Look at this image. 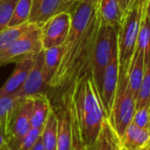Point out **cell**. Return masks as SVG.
<instances>
[{"label": "cell", "instance_id": "1", "mask_svg": "<svg viewBox=\"0 0 150 150\" xmlns=\"http://www.w3.org/2000/svg\"><path fill=\"white\" fill-rule=\"evenodd\" d=\"M99 2H80L71 13L70 31L62 45L61 61L49 89L63 92L75 81L91 75L93 53L101 25Z\"/></svg>", "mask_w": 150, "mask_h": 150}, {"label": "cell", "instance_id": "2", "mask_svg": "<svg viewBox=\"0 0 150 150\" xmlns=\"http://www.w3.org/2000/svg\"><path fill=\"white\" fill-rule=\"evenodd\" d=\"M71 118L77 125L83 147L90 145L98 135L106 118L99 91L90 74L75 81L62 92Z\"/></svg>", "mask_w": 150, "mask_h": 150}, {"label": "cell", "instance_id": "3", "mask_svg": "<svg viewBox=\"0 0 150 150\" xmlns=\"http://www.w3.org/2000/svg\"><path fill=\"white\" fill-rule=\"evenodd\" d=\"M148 0H134L131 8L125 13L121 25L118 30V54L119 75H128L133 57L141 18Z\"/></svg>", "mask_w": 150, "mask_h": 150}, {"label": "cell", "instance_id": "4", "mask_svg": "<svg viewBox=\"0 0 150 150\" xmlns=\"http://www.w3.org/2000/svg\"><path fill=\"white\" fill-rule=\"evenodd\" d=\"M136 98L128 83L127 75H118V82L110 122L121 139L126 127L132 123L135 112Z\"/></svg>", "mask_w": 150, "mask_h": 150}, {"label": "cell", "instance_id": "5", "mask_svg": "<svg viewBox=\"0 0 150 150\" xmlns=\"http://www.w3.org/2000/svg\"><path fill=\"white\" fill-rule=\"evenodd\" d=\"M118 27L110 25L101 20L92 59L91 76L99 91L100 97L105 69L109 63L112 47L118 40Z\"/></svg>", "mask_w": 150, "mask_h": 150}, {"label": "cell", "instance_id": "6", "mask_svg": "<svg viewBox=\"0 0 150 150\" xmlns=\"http://www.w3.org/2000/svg\"><path fill=\"white\" fill-rule=\"evenodd\" d=\"M43 50L41 29L34 25L29 30L21 34L8 47L0 52V67L16 62L19 59Z\"/></svg>", "mask_w": 150, "mask_h": 150}, {"label": "cell", "instance_id": "7", "mask_svg": "<svg viewBox=\"0 0 150 150\" xmlns=\"http://www.w3.org/2000/svg\"><path fill=\"white\" fill-rule=\"evenodd\" d=\"M31 96L22 97L14 107L5 133L6 139L11 150L15 149L20 140L31 128Z\"/></svg>", "mask_w": 150, "mask_h": 150}, {"label": "cell", "instance_id": "8", "mask_svg": "<svg viewBox=\"0 0 150 150\" xmlns=\"http://www.w3.org/2000/svg\"><path fill=\"white\" fill-rule=\"evenodd\" d=\"M72 16L70 12H61L50 18L41 27L43 49L62 46L70 31Z\"/></svg>", "mask_w": 150, "mask_h": 150}, {"label": "cell", "instance_id": "9", "mask_svg": "<svg viewBox=\"0 0 150 150\" xmlns=\"http://www.w3.org/2000/svg\"><path fill=\"white\" fill-rule=\"evenodd\" d=\"M79 2L75 0H32L31 11L27 22L41 27L47 20L61 12H70Z\"/></svg>", "mask_w": 150, "mask_h": 150}, {"label": "cell", "instance_id": "10", "mask_svg": "<svg viewBox=\"0 0 150 150\" xmlns=\"http://www.w3.org/2000/svg\"><path fill=\"white\" fill-rule=\"evenodd\" d=\"M118 75H119V67H118V40L115 42L109 63L105 69L103 81V88L101 92V99L105 111L106 117L109 119L116 95L118 82Z\"/></svg>", "mask_w": 150, "mask_h": 150}, {"label": "cell", "instance_id": "11", "mask_svg": "<svg viewBox=\"0 0 150 150\" xmlns=\"http://www.w3.org/2000/svg\"><path fill=\"white\" fill-rule=\"evenodd\" d=\"M38 54L26 55L15 62L16 65L13 72L0 88V98L14 93L23 85L35 62Z\"/></svg>", "mask_w": 150, "mask_h": 150}, {"label": "cell", "instance_id": "12", "mask_svg": "<svg viewBox=\"0 0 150 150\" xmlns=\"http://www.w3.org/2000/svg\"><path fill=\"white\" fill-rule=\"evenodd\" d=\"M48 89L43 76V50L36 57L35 62L30 70L23 85L15 92L21 97L34 95L39 92H44Z\"/></svg>", "mask_w": 150, "mask_h": 150}, {"label": "cell", "instance_id": "13", "mask_svg": "<svg viewBox=\"0 0 150 150\" xmlns=\"http://www.w3.org/2000/svg\"><path fill=\"white\" fill-rule=\"evenodd\" d=\"M121 146L120 138L106 117L98 135L90 145L84 147V150H119Z\"/></svg>", "mask_w": 150, "mask_h": 150}, {"label": "cell", "instance_id": "14", "mask_svg": "<svg viewBox=\"0 0 150 150\" xmlns=\"http://www.w3.org/2000/svg\"><path fill=\"white\" fill-rule=\"evenodd\" d=\"M57 113L58 132L56 150H72V125L65 98L61 96V104Z\"/></svg>", "mask_w": 150, "mask_h": 150}, {"label": "cell", "instance_id": "15", "mask_svg": "<svg viewBox=\"0 0 150 150\" xmlns=\"http://www.w3.org/2000/svg\"><path fill=\"white\" fill-rule=\"evenodd\" d=\"M30 96L32 98L30 126L42 131L52 105L45 92H39Z\"/></svg>", "mask_w": 150, "mask_h": 150}, {"label": "cell", "instance_id": "16", "mask_svg": "<svg viewBox=\"0 0 150 150\" xmlns=\"http://www.w3.org/2000/svg\"><path fill=\"white\" fill-rule=\"evenodd\" d=\"M144 72H145V53L142 48L136 47L127 75L129 87L136 99L138 98V94L141 86Z\"/></svg>", "mask_w": 150, "mask_h": 150}, {"label": "cell", "instance_id": "17", "mask_svg": "<svg viewBox=\"0 0 150 150\" xmlns=\"http://www.w3.org/2000/svg\"><path fill=\"white\" fill-rule=\"evenodd\" d=\"M99 13L103 23L118 28L121 25L125 17L119 0H100Z\"/></svg>", "mask_w": 150, "mask_h": 150}, {"label": "cell", "instance_id": "18", "mask_svg": "<svg viewBox=\"0 0 150 150\" xmlns=\"http://www.w3.org/2000/svg\"><path fill=\"white\" fill-rule=\"evenodd\" d=\"M150 137L149 129L141 128L131 123L126 129L121 141V145L127 150H140L142 149Z\"/></svg>", "mask_w": 150, "mask_h": 150}, {"label": "cell", "instance_id": "19", "mask_svg": "<svg viewBox=\"0 0 150 150\" xmlns=\"http://www.w3.org/2000/svg\"><path fill=\"white\" fill-rule=\"evenodd\" d=\"M57 132H58V117H57V113L51 106L41 133V137L42 140L44 149H57Z\"/></svg>", "mask_w": 150, "mask_h": 150}, {"label": "cell", "instance_id": "20", "mask_svg": "<svg viewBox=\"0 0 150 150\" xmlns=\"http://www.w3.org/2000/svg\"><path fill=\"white\" fill-rule=\"evenodd\" d=\"M61 56L62 46L43 49V76L47 86H49L59 66Z\"/></svg>", "mask_w": 150, "mask_h": 150}, {"label": "cell", "instance_id": "21", "mask_svg": "<svg viewBox=\"0 0 150 150\" xmlns=\"http://www.w3.org/2000/svg\"><path fill=\"white\" fill-rule=\"evenodd\" d=\"M16 92L0 98V127L6 133L7 127L15 105L21 98Z\"/></svg>", "mask_w": 150, "mask_h": 150}, {"label": "cell", "instance_id": "22", "mask_svg": "<svg viewBox=\"0 0 150 150\" xmlns=\"http://www.w3.org/2000/svg\"><path fill=\"white\" fill-rule=\"evenodd\" d=\"M34 25L25 23L18 26H7L0 32V52L8 47L21 34L29 30Z\"/></svg>", "mask_w": 150, "mask_h": 150}, {"label": "cell", "instance_id": "23", "mask_svg": "<svg viewBox=\"0 0 150 150\" xmlns=\"http://www.w3.org/2000/svg\"><path fill=\"white\" fill-rule=\"evenodd\" d=\"M32 0H18L11 18L9 21L8 26H18L27 23L29 14L31 11Z\"/></svg>", "mask_w": 150, "mask_h": 150}, {"label": "cell", "instance_id": "24", "mask_svg": "<svg viewBox=\"0 0 150 150\" xmlns=\"http://www.w3.org/2000/svg\"><path fill=\"white\" fill-rule=\"evenodd\" d=\"M146 9L144 11L143 16L141 18L138 40H137V47L144 50L145 62L150 57V22L148 18L147 12H146Z\"/></svg>", "mask_w": 150, "mask_h": 150}, {"label": "cell", "instance_id": "25", "mask_svg": "<svg viewBox=\"0 0 150 150\" xmlns=\"http://www.w3.org/2000/svg\"><path fill=\"white\" fill-rule=\"evenodd\" d=\"M150 105V57L145 62V72L141 86L136 99L135 109Z\"/></svg>", "mask_w": 150, "mask_h": 150}, {"label": "cell", "instance_id": "26", "mask_svg": "<svg viewBox=\"0 0 150 150\" xmlns=\"http://www.w3.org/2000/svg\"><path fill=\"white\" fill-rule=\"evenodd\" d=\"M18 0H0V32L8 26Z\"/></svg>", "mask_w": 150, "mask_h": 150}, {"label": "cell", "instance_id": "27", "mask_svg": "<svg viewBox=\"0 0 150 150\" xmlns=\"http://www.w3.org/2000/svg\"><path fill=\"white\" fill-rule=\"evenodd\" d=\"M150 118V105H145L139 109H135L132 123L135 126L149 129Z\"/></svg>", "mask_w": 150, "mask_h": 150}, {"label": "cell", "instance_id": "28", "mask_svg": "<svg viewBox=\"0 0 150 150\" xmlns=\"http://www.w3.org/2000/svg\"><path fill=\"white\" fill-rule=\"evenodd\" d=\"M41 130L31 127L25 136L20 140L14 150H29L41 136Z\"/></svg>", "mask_w": 150, "mask_h": 150}, {"label": "cell", "instance_id": "29", "mask_svg": "<svg viewBox=\"0 0 150 150\" xmlns=\"http://www.w3.org/2000/svg\"><path fill=\"white\" fill-rule=\"evenodd\" d=\"M72 125V150H84V147L81 142L80 131L75 125L71 122Z\"/></svg>", "mask_w": 150, "mask_h": 150}, {"label": "cell", "instance_id": "30", "mask_svg": "<svg viewBox=\"0 0 150 150\" xmlns=\"http://www.w3.org/2000/svg\"><path fill=\"white\" fill-rule=\"evenodd\" d=\"M119 1H120L121 6L124 10L125 13L131 8V6L133 5V4L134 2V0H119Z\"/></svg>", "mask_w": 150, "mask_h": 150}, {"label": "cell", "instance_id": "31", "mask_svg": "<svg viewBox=\"0 0 150 150\" xmlns=\"http://www.w3.org/2000/svg\"><path fill=\"white\" fill-rule=\"evenodd\" d=\"M29 150H45L44 149V147H43V143H42V140L41 136L38 138L36 142L34 144V146Z\"/></svg>", "mask_w": 150, "mask_h": 150}, {"label": "cell", "instance_id": "32", "mask_svg": "<svg viewBox=\"0 0 150 150\" xmlns=\"http://www.w3.org/2000/svg\"><path fill=\"white\" fill-rule=\"evenodd\" d=\"M146 12H147V15H148V18H149L150 22V0H148V4H147Z\"/></svg>", "mask_w": 150, "mask_h": 150}, {"label": "cell", "instance_id": "33", "mask_svg": "<svg viewBox=\"0 0 150 150\" xmlns=\"http://www.w3.org/2000/svg\"><path fill=\"white\" fill-rule=\"evenodd\" d=\"M150 146V137H149V141L147 142V143L145 144V146L143 147V148H145V147H149Z\"/></svg>", "mask_w": 150, "mask_h": 150}, {"label": "cell", "instance_id": "34", "mask_svg": "<svg viewBox=\"0 0 150 150\" xmlns=\"http://www.w3.org/2000/svg\"><path fill=\"white\" fill-rule=\"evenodd\" d=\"M140 150H150V146L149 147H145V148H142V149H141Z\"/></svg>", "mask_w": 150, "mask_h": 150}, {"label": "cell", "instance_id": "35", "mask_svg": "<svg viewBox=\"0 0 150 150\" xmlns=\"http://www.w3.org/2000/svg\"><path fill=\"white\" fill-rule=\"evenodd\" d=\"M119 150H127V149H126L125 147L121 146V147H120V149H119Z\"/></svg>", "mask_w": 150, "mask_h": 150}, {"label": "cell", "instance_id": "36", "mask_svg": "<svg viewBox=\"0 0 150 150\" xmlns=\"http://www.w3.org/2000/svg\"><path fill=\"white\" fill-rule=\"evenodd\" d=\"M149 134H150V118H149Z\"/></svg>", "mask_w": 150, "mask_h": 150}, {"label": "cell", "instance_id": "37", "mask_svg": "<svg viewBox=\"0 0 150 150\" xmlns=\"http://www.w3.org/2000/svg\"><path fill=\"white\" fill-rule=\"evenodd\" d=\"M75 1H76V2H79V3H80V2H82V1H84V0H75Z\"/></svg>", "mask_w": 150, "mask_h": 150}]
</instances>
